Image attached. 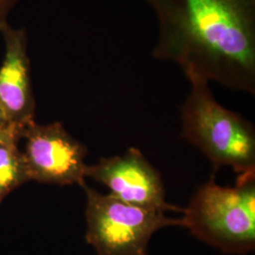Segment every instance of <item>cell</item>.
<instances>
[{
  "label": "cell",
  "instance_id": "1",
  "mask_svg": "<svg viewBox=\"0 0 255 255\" xmlns=\"http://www.w3.org/2000/svg\"><path fill=\"white\" fill-rule=\"evenodd\" d=\"M145 1L157 19L155 59L255 95V0Z\"/></svg>",
  "mask_w": 255,
  "mask_h": 255
},
{
  "label": "cell",
  "instance_id": "2",
  "mask_svg": "<svg viewBox=\"0 0 255 255\" xmlns=\"http://www.w3.org/2000/svg\"><path fill=\"white\" fill-rule=\"evenodd\" d=\"M190 92L181 107L182 135L199 147L214 168L230 166L235 172H255V128L244 117L216 100L209 82L189 75Z\"/></svg>",
  "mask_w": 255,
  "mask_h": 255
},
{
  "label": "cell",
  "instance_id": "3",
  "mask_svg": "<svg viewBox=\"0 0 255 255\" xmlns=\"http://www.w3.org/2000/svg\"><path fill=\"white\" fill-rule=\"evenodd\" d=\"M182 227L201 242L230 255L255 250V172L239 175L234 187L212 178L183 208Z\"/></svg>",
  "mask_w": 255,
  "mask_h": 255
},
{
  "label": "cell",
  "instance_id": "4",
  "mask_svg": "<svg viewBox=\"0 0 255 255\" xmlns=\"http://www.w3.org/2000/svg\"><path fill=\"white\" fill-rule=\"evenodd\" d=\"M86 195L87 243L97 255H147L149 242L161 229L182 227V219H173L162 210L128 204L91 188Z\"/></svg>",
  "mask_w": 255,
  "mask_h": 255
},
{
  "label": "cell",
  "instance_id": "5",
  "mask_svg": "<svg viewBox=\"0 0 255 255\" xmlns=\"http://www.w3.org/2000/svg\"><path fill=\"white\" fill-rule=\"evenodd\" d=\"M25 139L21 149L27 181L72 185L85 184L86 146L76 140L61 122L39 125L36 122L20 130Z\"/></svg>",
  "mask_w": 255,
  "mask_h": 255
},
{
  "label": "cell",
  "instance_id": "6",
  "mask_svg": "<svg viewBox=\"0 0 255 255\" xmlns=\"http://www.w3.org/2000/svg\"><path fill=\"white\" fill-rule=\"evenodd\" d=\"M88 177L110 189V195L128 204L164 212H183V208L165 201L164 182L160 173L142 152L130 147L122 155L101 158L87 164Z\"/></svg>",
  "mask_w": 255,
  "mask_h": 255
},
{
  "label": "cell",
  "instance_id": "7",
  "mask_svg": "<svg viewBox=\"0 0 255 255\" xmlns=\"http://www.w3.org/2000/svg\"><path fill=\"white\" fill-rule=\"evenodd\" d=\"M0 32L5 45L0 65V111L9 124L22 129L35 122L36 107L27 30L7 24Z\"/></svg>",
  "mask_w": 255,
  "mask_h": 255
},
{
  "label": "cell",
  "instance_id": "8",
  "mask_svg": "<svg viewBox=\"0 0 255 255\" xmlns=\"http://www.w3.org/2000/svg\"><path fill=\"white\" fill-rule=\"evenodd\" d=\"M19 141V129L0 140V203L10 192L28 182Z\"/></svg>",
  "mask_w": 255,
  "mask_h": 255
},
{
  "label": "cell",
  "instance_id": "9",
  "mask_svg": "<svg viewBox=\"0 0 255 255\" xmlns=\"http://www.w3.org/2000/svg\"><path fill=\"white\" fill-rule=\"evenodd\" d=\"M20 0H0V30L8 23L11 10L18 4Z\"/></svg>",
  "mask_w": 255,
  "mask_h": 255
},
{
  "label": "cell",
  "instance_id": "10",
  "mask_svg": "<svg viewBox=\"0 0 255 255\" xmlns=\"http://www.w3.org/2000/svg\"><path fill=\"white\" fill-rule=\"evenodd\" d=\"M15 129H19V128L14 127V126H12V125H9L8 127L1 128V129H0V140H2L4 137L7 136L9 133H10V132L13 131V130H15ZM19 130H21V129H19Z\"/></svg>",
  "mask_w": 255,
  "mask_h": 255
},
{
  "label": "cell",
  "instance_id": "11",
  "mask_svg": "<svg viewBox=\"0 0 255 255\" xmlns=\"http://www.w3.org/2000/svg\"><path fill=\"white\" fill-rule=\"evenodd\" d=\"M10 124L7 121V119H5L4 115L2 114V112L0 111V129L8 127Z\"/></svg>",
  "mask_w": 255,
  "mask_h": 255
}]
</instances>
